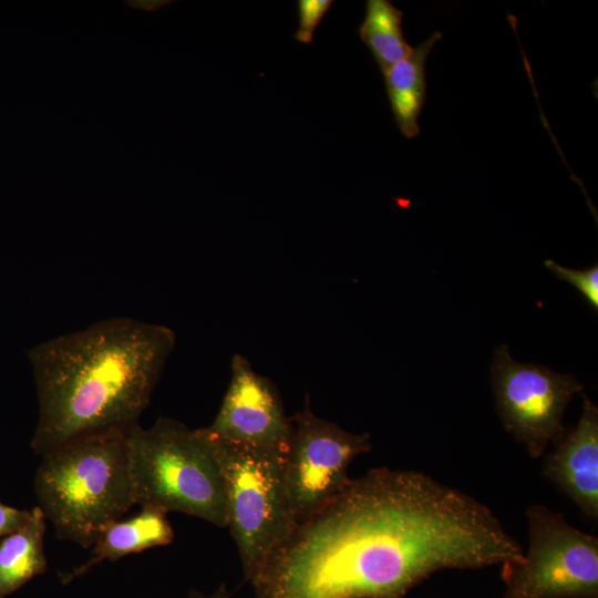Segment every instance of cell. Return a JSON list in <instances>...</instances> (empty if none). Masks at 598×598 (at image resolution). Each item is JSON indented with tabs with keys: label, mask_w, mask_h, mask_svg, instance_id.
I'll return each mask as SVG.
<instances>
[{
	"label": "cell",
	"mask_w": 598,
	"mask_h": 598,
	"mask_svg": "<svg viewBox=\"0 0 598 598\" xmlns=\"http://www.w3.org/2000/svg\"><path fill=\"white\" fill-rule=\"evenodd\" d=\"M402 18L403 12L389 0L367 1L359 34L383 74L408 58L413 50L404 38Z\"/></svg>",
	"instance_id": "5bb4252c"
},
{
	"label": "cell",
	"mask_w": 598,
	"mask_h": 598,
	"mask_svg": "<svg viewBox=\"0 0 598 598\" xmlns=\"http://www.w3.org/2000/svg\"><path fill=\"white\" fill-rule=\"evenodd\" d=\"M125 2L131 8L144 11H154L165 6L166 3H169V1L163 0H128Z\"/></svg>",
	"instance_id": "ac0fdd59"
},
{
	"label": "cell",
	"mask_w": 598,
	"mask_h": 598,
	"mask_svg": "<svg viewBox=\"0 0 598 598\" xmlns=\"http://www.w3.org/2000/svg\"><path fill=\"white\" fill-rule=\"evenodd\" d=\"M291 431L282 454V475L296 523L341 493L351 478L348 468L371 450L369 433L355 434L317 416L309 396L290 416Z\"/></svg>",
	"instance_id": "52a82bcc"
},
{
	"label": "cell",
	"mask_w": 598,
	"mask_h": 598,
	"mask_svg": "<svg viewBox=\"0 0 598 598\" xmlns=\"http://www.w3.org/2000/svg\"><path fill=\"white\" fill-rule=\"evenodd\" d=\"M332 4V0L297 1L299 27L295 33L296 40L305 44L311 43L315 31Z\"/></svg>",
	"instance_id": "2e32d148"
},
{
	"label": "cell",
	"mask_w": 598,
	"mask_h": 598,
	"mask_svg": "<svg viewBox=\"0 0 598 598\" xmlns=\"http://www.w3.org/2000/svg\"><path fill=\"white\" fill-rule=\"evenodd\" d=\"M545 266L551 270L557 278L575 286L588 300L595 310L598 309V266L595 265L585 270H575L563 267L553 260L547 259Z\"/></svg>",
	"instance_id": "9a60e30c"
},
{
	"label": "cell",
	"mask_w": 598,
	"mask_h": 598,
	"mask_svg": "<svg viewBox=\"0 0 598 598\" xmlns=\"http://www.w3.org/2000/svg\"><path fill=\"white\" fill-rule=\"evenodd\" d=\"M523 553L471 495L422 472L378 467L296 523L250 584L255 598H404L437 570Z\"/></svg>",
	"instance_id": "6da1fadb"
},
{
	"label": "cell",
	"mask_w": 598,
	"mask_h": 598,
	"mask_svg": "<svg viewBox=\"0 0 598 598\" xmlns=\"http://www.w3.org/2000/svg\"><path fill=\"white\" fill-rule=\"evenodd\" d=\"M186 598H230V592L225 584H221L216 590L210 594H204L198 590H190Z\"/></svg>",
	"instance_id": "d6986e66"
},
{
	"label": "cell",
	"mask_w": 598,
	"mask_h": 598,
	"mask_svg": "<svg viewBox=\"0 0 598 598\" xmlns=\"http://www.w3.org/2000/svg\"><path fill=\"white\" fill-rule=\"evenodd\" d=\"M442 34L434 32L413 48L411 54L384 73L386 94L401 133L413 138L420 134L419 118L426 100L425 65Z\"/></svg>",
	"instance_id": "7c38bea8"
},
{
	"label": "cell",
	"mask_w": 598,
	"mask_h": 598,
	"mask_svg": "<svg viewBox=\"0 0 598 598\" xmlns=\"http://www.w3.org/2000/svg\"><path fill=\"white\" fill-rule=\"evenodd\" d=\"M173 540L174 530L167 514L156 508L141 507L137 515L110 524L91 547L90 558L61 575V581L66 585L105 560L115 561L130 554L168 545Z\"/></svg>",
	"instance_id": "8fae6325"
},
{
	"label": "cell",
	"mask_w": 598,
	"mask_h": 598,
	"mask_svg": "<svg viewBox=\"0 0 598 598\" xmlns=\"http://www.w3.org/2000/svg\"><path fill=\"white\" fill-rule=\"evenodd\" d=\"M375 598H388V597H375Z\"/></svg>",
	"instance_id": "ffe728a7"
},
{
	"label": "cell",
	"mask_w": 598,
	"mask_h": 598,
	"mask_svg": "<svg viewBox=\"0 0 598 598\" xmlns=\"http://www.w3.org/2000/svg\"><path fill=\"white\" fill-rule=\"evenodd\" d=\"M30 511L17 509L0 503V537L20 528L29 518Z\"/></svg>",
	"instance_id": "e0dca14e"
},
{
	"label": "cell",
	"mask_w": 598,
	"mask_h": 598,
	"mask_svg": "<svg viewBox=\"0 0 598 598\" xmlns=\"http://www.w3.org/2000/svg\"><path fill=\"white\" fill-rule=\"evenodd\" d=\"M127 434L85 435L41 456L34 480L38 507L59 539L91 548L135 505Z\"/></svg>",
	"instance_id": "3957f363"
},
{
	"label": "cell",
	"mask_w": 598,
	"mask_h": 598,
	"mask_svg": "<svg viewBox=\"0 0 598 598\" xmlns=\"http://www.w3.org/2000/svg\"><path fill=\"white\" fill-rule=\"evenodd\" d=\"M492 385L504 427L524 444L533 458L540 457L549 443L554 444L565 433V409L584 390L571 374L516 362L506 346L495 352Z\"/></svg>",
	"instance_id": "ba28073f"
},
{
	"label": "cell",
	"mask_w": 598,
	"mask_h": 598,
	"mask_svg": "<svg viewBox=\"0 0 598 598\" xmlns=\"http://www.w3.org/2000/svg\"><path fill=\"white\" fill-rule=\"evenodd\" d=\"M525 516L528 547L502 564L504 598H598V537L542 504Z\"/></svg>",
	"instance_id": "8992f818"
},
{
	"label": "cell",
	"mask_w": 598,
	"mask_h": 598,
	"mask_svg": "<svg viewBox=\"0 0 598 598\" xmlns=\"http://www.w3.org/2000/svg\"><path fill=\"white\" fill-rule=\"evenodd\" d=\"M135 504L227 527L224 475L213 437L203 429L159 417L127 434Z\"/></svg>",
	"instance_id": "277c9868"
},
{
	"label": "cell",
	"mask_w": 598,
	"mask_h": 598,
	"mask_svg": "<svg viewBox=\"0 0 598 598\" xmlns=\"http://www.w3.org/2000/svg\"><path fill=\"white\" fill-rule=\"evenodd\" d=\"M213 440L225 481L227 527L244 578L251 582L296 525L283 482V452Z\"/></svg>",
	"instance_id": "5b68a950"
},
{
	"label": "cell",
	"mask_w": 598,
	"mask_h": 598,
	"mask_svg": "<svg viewBox=\"0 0 598 598\" xmlns=\"http://www.w3.org/2000/svg\"><path fill=\"white\" fill-rule=\"evenodd\" d=\"M45 528L47 519L35 506L28 520L0 542V598L47 570Z\"/></svg>",
	"instance_id": "4fadbf2b"
},
{
	"label": "cell",
	"mask_w": 598,
	"mask_h": 598,
	"mask_svg": "<svg viewBox=\"0 0 598 598\" xmlns=\"http://www.w3.org/2000/svg\"><path fill=\"white\" fill-rule=\"evenodd\" d=\"M175 342L168 327L114 317L35 346L29 353L39 403L34 453L138 425Z\"/></svg>",
	"instance_id": "7a4b0ae2"
},
{
	"label": "cell",
	"mask_w": 598,
	"mask_h": 598,
	"mask_svg": "<svg viewBox=\"0 0 598 598\" xmlns=\"http://www.w3.org/2000/svg\"><path fill=\"white\" fill-rule=\"evenodd\" d=\"M582 413L543 462V475L592 520L598 518V409L582 394Z\"/></svg>",
	"instance_id": "30bf717a"
},
{
	"label": "cell",
	"mask_w": 598,
	"mask_h": 598,
	"mask_svg": "<svg viewBox=\"0 0 598 598\" xmlns=\"http://www.w3.org/2000/svg\"><path fill=\"white\" fill-rule=\"evenodd\" d=\"M205 430L229 444L285 452L291 423L274 382L236 353L221 405Z\"/></svg>",
	"instance_id": "9c48e42d"
}]
</instances>
